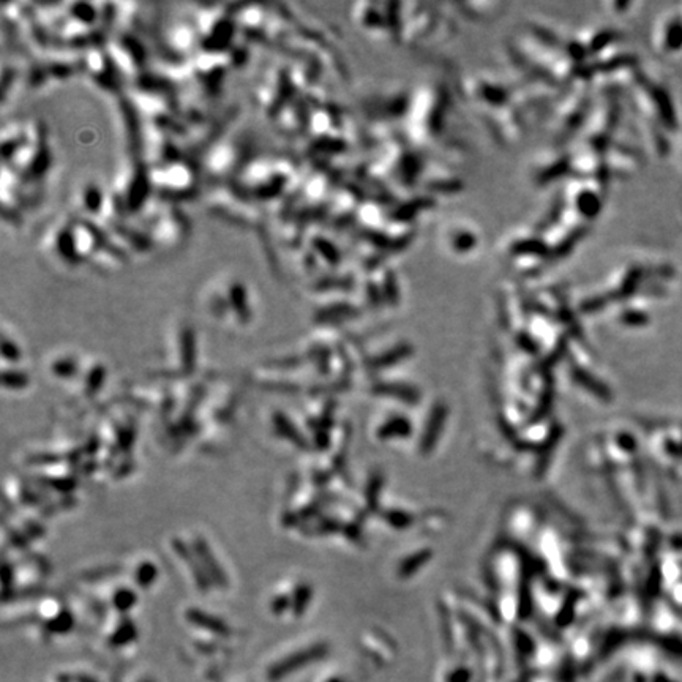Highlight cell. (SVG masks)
Returning <instances> with one entry per match:
<instances>
[{"mask_svg": "<svg viewBox=\"0 0 682 682\" xmlns=\"http://www.w3.org/2000/svg\"><path fill=\"white\" fill-rule=\"evenodd\" d=\"M313 656H314L313 651H305V652H298V654H296V656H292L289 658H285V661H281L280 663L275 665L272 670H270L269 676L272 679L281 678V676L291 673L292 670L298 667V665L307 663V662L312 661Z\"/></svg>", "mask_w": 682, "mask_h": 682, "instance_id": "3", "label": "cell"}, {"mask_svg": "<svg viewBox=\"0 0 682 682\" xmlns=\"http://www.w3.org/2000/svg\"><path fill=\"white\" fill-rule=\"evenodd\" d=\"M155 575H156V567L154 566V564H150V562H144L143 566L138 567V572H136V583L141 584V586H149L154 583V580H155Z\"/></svg>", "mask_w": 682, "mask_h": 682, "instance_id": "4", "label": "cell"}, {"mask_svg": "<svg viewBox=\"0 0 682 682\" xmlns=\"http://www.w3.org/2000/svg\"><path fill=\"white\" fill-rule=\"evenodd\" d=\"M114 602H116V605H117V608H119V610L125 611V610H129L133 603L136 602V597L133 595V593L129 589H120L119 593L116 594Z\"/></svg>", "mask_w": 682, "mask_h": 682, "instance_id": "7", "label": "cell"}, {"mask_svg": "<svg viewBox=\"0 0 682 682\" xmlns=\"http://www.w3.org/2000/svg\"><path fill=\"white\" fill-rule=\"evenodd\" d=\"M27 384V376L21 371H5L3 375V386L10 388H21Z\"/></svg>", "mask_w": 682, "mask_h": 682, "instance_id": "5", "label": "cell"}, {"mask_svg": "<svg viewBox=\"0 0 682 682\" xmlns=\"http://www.w3.org/2000/svg\"><path fill=\"white\" fill-rule=\"evenodd\" d=\"M108 204L109 199L108 196H106L103 187H100V185L97 182H93V180H89V182L81 188L80 206L81 210L86 213L87 217L92 218L103 217Z\"/></svg>", "mask_w": 682, "mask_h": 682, "instance_id": "1", "label": "cell"}, {"mask_svg": "<svg viewBox=\"0 0 682 682\" xmlns=\"http://www.w3.org/2000/svg\"><path fill=\"white\" fill-rule=\"evenodd\" d=\"M2 352H3V359L10 360V362H18L21 359V349L15 341H11L7 335H3Z\"/></svg>", "mask_w": 682, "mask_h": 682, "instance_id": "6", "label": "cell"}, {"mask_svg": "<svg viewBox=\"0 0 682 682\" xmlns=\"http://www.w3.org/2000/svg\"><path fill=\"white\" fill-rule=\"evenodd\" d=\"M187 616H188V621H191L196 625H199V627L208 629V630H212V632L222 634V635L229 634V627L226 624H224L223 621H219L218 618H213L212 614H208L206 611L190 610L187 613Z\"/></svg>", "mask_w": 682, "mask_h": 682, "instance_id": "2", "label": "cell"}]
</instances>
